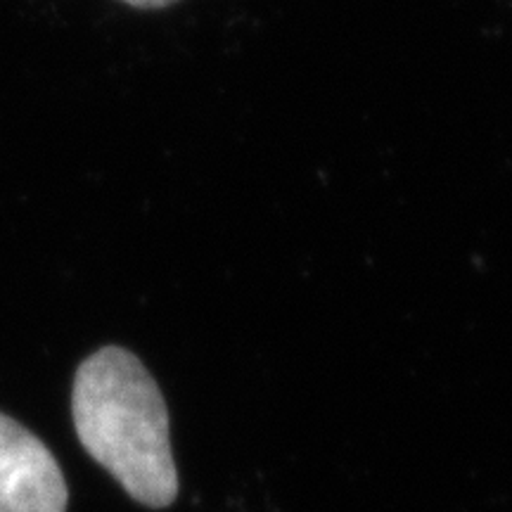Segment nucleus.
Returning a JSON list of instances; mask_svg holds the SVG:
<instances>
[{"instance_id":"f257e3e1","label":"nucleus","mask_w":512,"mask_h":512,"mask_svg":"<svg viewBox=\"0 0 512 512\" xmlns=\"http://www.w3.org/2000/svg\"><path fill=\"white\" fill-rule=\"evenodd\" d=\"M72 413L76 437L133 501L166 508L178 496L169 411L138 356L102 347L76 370Z\"/></svg>"},{"instance_id":"f03ea898","label":"nucleus","mask_w":512,"mask_h":512,"mask_svg":"<svg viewBox=\"0 0 512 512\" xmlns=\"http://www.w3.org/2000/svg\"><path fill=\"white\" fill-rule=\"evenodd\" d=\"M60 465L41 439L0 413V512H67Z\"/></svg>"},{"instance_id":"7ed1b4c3","label":"nucleus","mask_w":512,"mask_h":512,"mask_svg":"<svg viewBox=\"0 0 512 512\" xmlns=\"http://www.w3.org/2000/svg\"><path fill=\"white\" fill-rule=\"evenodd\" d=\"M124 3L140 10H159V8H169V5L178 3V0H124Z\"/></svg>"}]
</instances>
